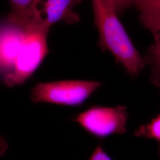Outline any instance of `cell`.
Segmentation results:
<instances>
[{
    "label": "cell",
    "instance_id": "obj_1",
    "mask_svg": "<svg viewBox=\"0 0 160 160\" xmlns=\"http://www.w3.org/2000/svg\"><path fill=\"white\" fill-rule=\"evenodd\" d=\"M94 20L100 35L98 45L109 51L132 78L145 66L144 59L132 43L117 16L111 0H92Z\"/></svg>",
    "mask_w": 160,
    "mask_h": 160
},
{
    "label": "cell",
    "instance_id": "obj_2",
    "mask_svg": "<svg viewBox=\"0 0 160 160\" xmlns=\"http://www.w3.org/2000/svg\"><path fill=\"white\" fill-rule=\"evenodd\" d=\"M23 42L14 68L4 75L6 86H20L32 75L48 53L47 36L49 28L33 24L23 28Z\"/></svg>",
    "mask_w": 160,
    "mask_h": 160
},
{
    "label": "cell",
    "instance_id": "obj_3",
    "mask_svg": "<svg viewBox=\"0 0 160 160\" xmlns=\"http://www.w3.org/2000/svg\"><path fill=\"white\" fill-rule=\"evenodd\" d=\"M102 84L98 81L83 80L39 82L31 91V100L34 103L78 106L84 103Z\"/></svg>",
    "mask_w": 160,
    "mask_h": 160
},
{
    "label": "cell",
    "instance_id": "obj_4",
    "mask_svg": "<svg viewBox=\"0 0 160 160\" xmlns=\"http://www.w3.org/2000/svg\"><path fill=\"white\" fill-rule=\"evenodd\" d=\"M128 119L127 110L123 106H92L76 116L74 120L92 135L102 138L125 133Z\"/></svg>",
    "mask_w": 160,
    "mask_h": 160
},
{
    "label": "cell",
    "instance_id": "obj_5",
    "mask_svg": "<svg viewBox=\"0 0 160 160\" xmlns=\"http://www.w3.org/2000/svg\"><path fill=\"white\" fill-rule=\"evenodd\" d=\"M82 0H39L36 9V24L51 28L54 23L64 21L77 23L79 16L73 11L74 6Z\"/></svg>",
    "mask_w": 160,
    "mask_h": 160
},
{
    "label": "cell",
    "instance_id": "obj_6",
    "mask_svg": "<svg viewBox=\"0 0 160 160\" xmlns=\"http://www.w3.org/2000/svg\"><path fill=\"white\" fill-rule=\"evenodd\" d=\"M10 25L0 30V71L6 74L13 69L24 33L23 28Z\"/></svg>",
    "mask_w": 160,
    "mask_h": 160
},
{
    "label": "cell",
    "instance_id": "obj_7",
    "mask_svg": "<svg viewBox=\"0 0 160 160\" xmlns=\"http://www.w3.org/2000/svg\"><path fill=\"white\" fill-rule=\"evenodd\" d=\"M139 20L154 38V43L149 48L143 59L145 64L151 68V81L160 88V16L141 13Z\"/></svg>",
    "mask_w": 160,
    "mask_h": 160
},
{
    "label": "cell",
    "instance_id": "obj_8",
    "mask_svg": "<svg viewBox=\"0 0 160 160\" xmlns=\"http://www.w3.org/2000/svg\"><path fill=\"white\" fill-rule=\"evenodd\" d=\"M12 10L7 20L10 24L25 28L36 24V9L39 0H9Z\"/></svg>",
    "mask_w": 160,
    "mask_h": 160
},
{
    "label": "cell",
    "instance_id": "obj_9",
    "mask_svg": "<svg viewBox=\"0 0 160 160\" xmlns=\"http://www.w3.org/2000/svg\"><path fill=\"white\" fill-rule=\"evenodd\" d=\"M134 133L137 137L154 139L160 141V113L151 122L140 126Z\"/></svg>",
    "mask_w": 160,
    "mask_h": 160
},
{
    "label": "cell",
    "instance_id": "obj_10",
    "mask_svg": "<svg viewBox=\"0 0 160 160\" xmlns=\"http://www.w3.org/2000/svg\"><path fill=\"white\" fill-rule=\"evenodd\" d=\"M134 4L141 13L160 16V0H135Z\"/></svg>",
    "mask_w": 160,
    "mask_h": 160
},
{
    "label": "cell",
    "instance_id": "obj_11",
    "mask_svg": "<svg viewBox=\"0 0 160 160\" xmlns=\"http://www.w3.org/2000/svg\"><path fill=\"white\" fill-rule=\"evenodd\" d=\"M114 10L117 13H119L134 4L135 0H111Z\"/></svg>",
    "mask_w": 160,
    "mask_h": 160
},
{
    "label": "cell",
    "instance_id": "obj_12",
    "mask_svg": "<svg viewBox=\"0 0 160 160\" xmlns=\"http://www.w3.org/2000/svg\"><path fill=\"white\" fill-rule=\"evenodd\" d=\"M89 160H112L101 146L98 145Z\"/></svg>",
    "mask_w": 160,
    "mask_h": 160
},
{
    "label": "cell",
    "instance_id": "obj_13",
    "mask_svg": "<svg viewBox=\"0 0 160 160\" xmlns=\"http://www.w3.org/2000/svg\"><path fill=\"white\" fill-rule=\"evenodd\" d=\"M6 143L4 142V141L2 138H0V145H4ZM6 149L5 146H1L0 147V154L3 153L5 151Z\"/></svg>",
    "mask_w": 160,
    "mask_h": 160
}]
</instances>
